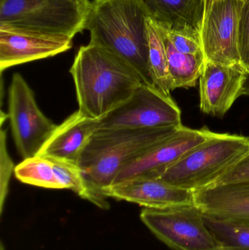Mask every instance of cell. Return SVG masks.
<instances>
[{"mask_svg":"<svg viewBox=\"0 0 249 250\" xmlns=\"http://www.w3.org/2000/svg\"><path fill=\"white\" fill-rule=\"evenodd\" d=\"M149 19L164 30L201 41L208 0H141Z\"/></svg>","mask_w":249,"mask_h":250,"instance_id":"cell-14","label":"cell"},{"mask_svg":"<svg viewBox=\"0 0 249 250\" xmlns=\"http://www.w3.org/2000/svg\"><path fill=\"white\" fill-rule=\"evenodd\" d=\"M73 39L0 27V71L65 52L73 47Z\"/></svg>","mask_w":249,"mask_h":250,"instance_id":"cell-11","label":"cell"},{"mask_svg":"<svg viewBox=\"0 0 249 250\" xmlns=\"http://www.w3.org/2000/svg\"><path fill=\"white\" fill-rule=\"evenodd\" d=\"M203 220L222 250H249V223L203 212Z\"/></svg>","mask_w":249,"mask_h":250,"instance_id":"cell-20","label":"cell"},{"mask_svg":"<svg viewBox=\"0 0 249 250\" xmlns=\"http://www.w3.org/2000/svg\"><path fill=\"white\" fill-rule=\"evenodd\" d=\"M162 31L172 91L178 88L195 86L204 68L206 60L204 53L193 55L179 52L168 39L165 31Z\"/></svg>","mask_w":249,"mask_h":250,"instance_id":"cell-17","label":"cell"},{"mask_svg":"<svg viewBox=\"0 0 249 250\" xmlns=\"http://www.w3.org/2000/svg\"><path fill=\"white\" fill-rule=\"evenodd\" d=\"M90 1L0 0V27L74 38L84 30Z\"/></svg>","mask_w":249,"mask_h":250,"instance_id":"cell-5","label":"cell"},{"mask_svg":"<svg viewBox=\"0 0 249 250\" xmlns=\"http://www.w3.org/2000/svg\"><path fill=\"white\" fill-rule=\"evenodd\" d=\"M213 134L207 127L195 129L182 125L171 136L124 166L112 185L137 178L160 179L183 156Z\"/></svg>","mask_w":249,"mask_h":250,"instance_id":"cell-10","label":"cell"},{"mask_svg":"<svg viewBox=\"0 0 249 250\" xmlns=\"http://www.w3.org/2000/svg\"><path fill=\"white\" fill-rule=\"evenodd\" d=\"M164 31L175 49L179 52L193 55L203 52L200 40L184 34Z\"/></svg>","mask_w":249,"mask_h":250,"instance_id":"cell-25","label":"cell"},{"mask_svg":"<svg viewBox=\"0 0 249 250\" xmlns=\"http://www.w3.org/2000/svg\"><path fill=\"white\" fill-rule=\"evenodd\" d=\"M249 152V137L214 132L183 156L160 179L194 192L213 185Z\"/></svg>","mask_w":249,"mask_h":250,"instance_id":"cell-4","label":"cell"},{"mask_svg":"<svg viewBox=\"0 0 249 250\" xmlns=\"http://www.w3.org/2000/svg\"><path fill=\"white\" fill-rule=\"evenodd\" d=\"M149 67L153 85L171 96L172 83L168 71V58L162 28L149 18Z\"/></svg>","mask_w":249,"mask_h":250,"instance_id":"cell-18","label":"cell"},{"mask_svg":"<svg viewBox=\"0 0 249 250\" xmlns=\"http://www.w3.org/2000/svg\"><path fill=\"white\" fill-rule=\"evenodd\" d=\"M14 173L16 179L23 183L48 189H62L48 157L36 155L25 159L16 166Z\"/></svg>","mask_w":249,"mask_h":250,"instance_id":"cell-21","label":"cell"},{"mask_svg":"<svg viewBox=\"0 0 249 250\" xmlns=\"http://www.w3.org/2000/svg\"><path fill=\"white\" fill-rule=\"evenodd\" d=\"M140 219L162 242L174 250H222L208 229L203 211L193 205L144 208Z\"/></svg>","mask_w":249,"mask_h":250,"instance_id":"cell-6","label":"cell"},{"mask_svg":"<svg viewBox=\"0 0 249 250\" xmlns=\"http://www.w3.org/2000/svg\"><path fill=\"white\" fill-rule=\"evenodd\" d=\"M99 126V120L87 117L77 110L57 125L38 155L78 164L86 146Z\"/></svg>","mask_w":249,"mask_h":250,"instance_id":"cell-15","label":"cell"},{"mask_svg":"<svg viewBox=\"0 0 249 250\" xmlns=\"http://www.w3.org/2000/svg\"><path fill=\"white\" fill-rule=\"evenodd\" d=\"M249 182V152L227 170L211 185H228Z\"/></svg>","mask_w":249,"mask_h":250,"instance_id":"cell-24","label":"cell"},{"mask_svg":"<svg viewBox=\"0 0 249 250\" xmlns=\"http://www.w3.org/2000/svg\"><path fill=\"white\" fill-rule=\"evenodd\" d=\"M245 74L240 67L206 60L199 79L200 111L222 118L241 96Z\"/></svg>","mask_w":249,"mask_h":250,"instance_id":"cell-12","label":"cell"},{"mask_svg":"<svg viewBox=\"0 0 249 250\" xmlns=\"http://www.w3.org/2000/svg\"><path fill=\"white\" fill-rule=\"evenodd\" d=\"M7 115L23 160L38 155L57 127L39 109L33 91L19 73L13 74L9 87Z\"/></svg>","mask_w":249,"mask_h":250,"instance_id":"cell-8","label":"cell"},{"mask_svg":"<svg viewBox=\"0 0 249 250\" xmlns=\"http://www.w3.org/2000/svg\"><path fill=\"white\" fill-rule=\"evenodd\" d=\"M249 97V73H246L245 79H244V85H243L241 96Z\"/></svg>","mask_w":249,"mask_h":250,"instance_id":"cell-26","label":"cell"},{"mask_svg":"<svg viewBox=\"0 0 249 250\" xmlns=\"http://www.w3.org/2000/svg\"><path fill=\"white\" fill-rule=\"evenodd\" d=\"M149 16L141 0L90 1L84 29L90 43L99 45L127 62L148 85H153L149 67Z\"/></svg>","mask_w":249,"mask_h":250,"instance_id":"cell-1","label":"cell"},{"mask_svg":"<svg viewBox=\"0 0 249 250\" xmlns=\"http://www.w3.org/2000/svg\"><path fill=\"white\" fill-rule=\"evenodd\" d=\"M241 0H208L201 32L206 60L243 68L238 47Z\"/></svg>","mask_w":249,"mask_h":250,"instance_id":"cell-9","label":"cell"},{"mask_svg":"<svg viewBox=\"0 0 249 250\" xmlns=\"http://www.w3.org/2000/svg\"><path fill=\"white\" fill-rule=\"evenodd\" d=\"M238 47L241 64L249 73V0H241L238 24Z\"/></svg>","mask_w":249,"mask_h":250,"instance_id":"cell-22","label":"cell"},{"mask_svg":"<svg viewBox=\"0 0 249 250\" xmlns=\"http://www.w3.org/2000/svg\"><path fill=\"white\" fill-rule=\"evenodd\" d=\"M70 72L78 111L96 120L125 102L143 83L124 60L90 42L79 48Z\"/></svg>","mask_w":249,"mask_h":250,"instance_id":"cell-2","label":"cell"},{"mask_svg":"<svg viewBox=\"0 0 249 250\" xmlns=\"http://www.w3.org/2000/svg\"><path fill=\"white\" fill-rule=\"evenodd\" d=\"M181 126L97 129L78 163L88 185L95 193L108 199L104 191L113 185L124 166L171 136Z\"/></svg>","mask_w":249,"mask_h":250,"instance_id":"cell-3","label":"cell"},{"mask_svg":"<svg viewBox=\"0 0 249 250\" xmlns=\"http://www.w3.org/2000/svg\"><path fill=\"white\" fill-rule=\"evenodd\" d=\"M194 204L206 214L249 223V182L210 185L194 191Z\"/></svg>","mask_w":249,"mask_h":250,"instance_id":"cell-16","label":"cell"},{"mask_svg":"<svg viewBox=\"0 0 249 250\" xmlns=\"http://www.w3.org/2000/svg\"><path fill=\"white\" fill-rule=\"evenodd\" d=\"M99 129L182 126L181 111L171 96L143 83L119 106L99 119Z\"/></svg>","mask_w":249,"mask_h":250,"instance_id":"cell-7","label":"cell"},{"mask_svg":"<svg viewBox=\"0 0 249 250\" xmlns=\"http://www.w3.org/2000/svg\"><path fill=\"white\" fill-rule=\"evenodd\" d=\"M0 206L2 212L4 201L8 192L9 183L13 170V162L7 149V134L1 129L0 141Z\"/></svg>","mask_w":249,"mask_h":250,"instance_id":"cell-23","label":"cell"},{"mask_svg":"<svg viewBox=\"0 0 249 250\" xmlns=\"http://www.w3.org/2000/svg\"><path fill=\"white\" fill-rule=\"evenodd\" d=\"M83 1H89V0H83Z\"/></svg>","mask_w":249,"mask_h":250,"instance_id":"cell-27","label":"cell"},{"mask_svg":"<svg viewBox=\"0 0 249 250\" xmlns=\"http://www.w3.org/2000/svg\"><path fill=\"white\" fill-rule=\"evenodd\" d=\"M46 157L52 163L56 176L62 189H71L80 198L102 209L109 208V203L106 198L95 193L88 185L78 164L61 159Z\"/></svg>","mask_w":249,"mask_h":250,"instance_id":"cell-19","label":"cell"},{"mask_svg":"<svg viewBox=\"0 0 249 250\" xmlns=\"http://www.w3.org/2000/svg\"><path fill=\"white\" fill-rule=\"evenodd\" d=\"M107 198L134 203L144 208H166L194 204V192L173 186L162 179L137 178L112 185Z\"/></svg>","mask_w":249,"mask_h":250,"instance_id":"cell-13","label":"cell"}]
</instances>
